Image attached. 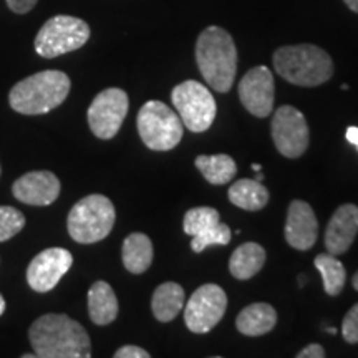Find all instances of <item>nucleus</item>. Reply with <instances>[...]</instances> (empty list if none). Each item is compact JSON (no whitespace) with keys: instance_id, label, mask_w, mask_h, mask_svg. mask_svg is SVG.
Returning a JSON list of instances; mask_svg holds the SVG:
<instances>
[{"instance_id":"19","label":"nucleus","mask_w":358,"mask_h":358,"mask_svg":"<svg viewBox=\"0 0 358 358\" xmlns=\"http://www.w3.org/2000/svg\"><path fill=\"white\" fill-rule=\"evenodd\" d=\"M185 289L176 282H164L156 287L153 299H151V310L156 320L171 322L178 317V313L185 307Z\"/></svg>"},{"instance_id":"18","label":"nucleus","mask_w":358,"mask_h":358,"mask_svg":"<svg viewBox=\"0 0 358 358\" xmlns=\"http://www.w3.org/2000/svg\"><path fill=\"white\" fill-rule=\"evenodd\" d=\"M277 324L275 308L268 303L259 302L245 307L237 315L236 327L245 337H261L274 329Z\"/></svg>"},{"instance_id":"33","label":"nucleus","mask_w":358,"mask_h":358,"mask_svg":"<svg viewBox=\"0 0 358 358\" xmlns=\"http://www.w3.org/2000/svg\"><path fill=\"white\" fill-rule=\"evenodd\" d=\"M343 2L347 3V7L350 8V10L358 13V0H343Z\"/></svg>"},{"instance_id":"27","label":"nucleus","mask_w":358,"mask_h":358,"mask_svg":"<svg viewBox=\"0 0 358 358\" xmlns=\"http://www.w3.org/2000/svg\"><path fill=\"white\" fill-rule=\"evenodd\" d=\"M25 227V216L12 206H0V243L12 239Z\"/></svg>"},{"instance_id":"14","label":"nucleus","mask_w":358,"mask_h":358,"mask_svg":"<svg viewBox=\"0 0 358 358\" xmlns=\"http://www.w3.org/2000/svg\"><path fill=\"white\" fill-rule=\"evenodd\" d=\"M60 179L52 171H30L13 182L12 192L20 203L50 206L60 196Z\"/></svg>"},{"instance_id":"12","label":"nucleus","mask_w":358,"mask_h":358,"mask_svg":"<svg viewBox=\"0 0 358 358\" xmlns=\"http://www.w3.org/2000/svg\"><path fill=\"white\" fill-rule=\"evenodd\" d=\"M73 264V256L64 248H50L37 254L27 267V282L38 294L50 292L57 287Z\"/></svg>"},{"instance_id":"13","label":"nucleus","mask_w":358,"mask_h":358,"mask_svg":"<svg viewBox=\"0 0 358 358\" xmlns=\"http://www.w3.org/2000/svg\"><path fill=\"white\" fill-rule=\"evenodd\" d=\"M274 75L267 66H256L239 83V98L244 108L257 118H266L274 110Z\"/></svg>"},{"instance_id":"15","label":"nucleus","mask_w":358,"mask_h":358,"mask_svg":"<svg viewBox=\"0 0 358 358\" xmlns=\"http://www.w3.org/2000/svg\"><path fill=\"white\" fill-rule=\"evenodd\" d=\"M317 237H319V221L312 206H308L306 201H292L285 221V241L290 248L308 250L317 243Z\"/></svg>"},{"instance_id":"28","label":"nucleus","mask_w":358,"mask_h":358,"mask_svg":"<svg viewBox=\"0 0 358 358\" xmlns=\"http://www.w3.org/2000/svg\"><path fill=\"white\" fill-rule=\"evenodd\" d=\"M342 335L348 343H358V303L347 312L342 324Z\"/></svg>"},{"instance_id":"21","label":"nucleus","mask_w":358,"mask_h":358,"mask_svg":"<svg viewBox=\"0 0 358 358\" xmlns=\"http://www.w3.org/2000/svg\"><path fill=\"white\" fill-rule=\"evenodd\" d=\"M266 264V250L257 243H245L239 245L229 259V272L236 279H252Z\"/></svg>"},{"instance_id":"31","label":"nucleus","mask_w":358,"mask_h":358,"mask_svg":"<svg viewBox=\"0 0 358 358\" xmlns=\"http://www.w3.org/2000/svg\"><path fill=\"white\" fill-rule=\"evenodd\" d=\"M325 350L324 347L319 345V343H310L303 348L302 352L297 353V358H324Z\"/></svg>"},{"instance_id":"6","label":"nucleus","mask_w":358,"mask_h":358,"mask_svg":"<svg viewBox=\"0 0 358 358\" xmlns=\"http://www.w3.org/2000/svg\"><path fill=\"white\" fill-rule=\"evenodd\" d=\"M136 127L143 143L153 151L173 150L185 133V124L179 115L158 100H151L141 106Z\"/></svg>"},{"instance_id":"17","label":"nucleus","mask_w":358,"mask_h":358,"mask_svg":"<svg viewBox=\"0 0 358 358\" xmlns=\"http://www.w3.org/2000/svg\"><path fill=\"white\" fill-rule=\"evenodd\" d=\"M118 299L105 280H96L88 290V313L95 325H110L118 317Z\"/></svg>"},{"instance_id":"37","label":"nucleus","mask_w":358,"mask_h":358,"mask_svg":"<svg viewBox=\"0 0 358 358\" xmlns=\"http://www.w3.org/2000/svg\"><path fill=\"white\" fill-rule=\"evenodd\" d=\"M252 171H254V173H259V171H261V164H256V163H254V164H252Z\"/></svg>"},{"instance_id":"7","label":"nucleus","mask_w":358,"mask_h":358,"mask_svg":"<svg viewBox=\"0 0 358 358\" xmlns=\"http://www.w3.org/2000/svg\"><path fill=\"white\" fill-rule=\"evenodd\" d=\"M90 38L85 20L71 15H55L43 24L35 37V52L43 58H57L82 48Z\"/></svg>"},{"instance_id":"26","label":"nucleus","mask_w":358,"mask_h":358,"mask_svg":"<svg viewBox=\"0 0 358 358\" xmlns=\"http://www.w3.org/2000/svg\"><path fill=\"white\" fill-rule=\"evenodd\" d=\"M231 243V229L226 224L217 222L216 226L209 227L199 234L192 236L191 248L194 252H203L209 245H227Z\"/></svg>"},{"instance_id":"32","label":"nucleus","mask_w":358,"mask_h":358,"mask_svg":"<svg viewBox=\"0 0 358 358\" xmlns=\"http://www.w3.org/2000/svg\"><path fill=\"white\" fill-rule=\"evenodd\" d=\"M345 136H347V141L350 143V145L357 146V150H358V128L357 127H348Z\"/></svg>"},{"instance_id":"22","label":"nucleus","mask_w":358,"mask_h":358,"mask_svg":"<svg viewBox=\"0 0 358 358\" xmlns=\"http://www.w3.org/2000/svg\"><path fill=\"white\" fill-rule=\"evenodd\" d=\"M229 201L245 211H261L268 203V189L257 179H239L227 191Z\"/></svg>"},{"instance_id":"23","label":"nucleus","mask_w":358,"mask_h":358,"mask_svg":"<svg viewBox=\"0 0 358 358\" xmlns=\"http://www.w3.org/2000/svg\"><path fill=\"white\" fill-rule=\"evenodd\" d=\"M196 168L211 185H226L236 176V161L229 155H201L196 158Z\"/></svg>"},{"instance_id":"10","label":"nucleus","mask_w":358,"mask_h":358,"mask_svg":"<svg viewBox=\"0 0 358 358\" xmlns=\"http://www.w3.org/2000/svg\"><path fill=\"white\" fill-rule=\"evenodd\" d=\"M227 295L216 284H204L189 297L185 322L192 334H208L226 313Z\"/></svg>"},{"instance_id":"29","label":"nucleus","mask_w":358,"mask_h":358,"mask_svg":"<svg viewBox=\"0 0 358 358\" xmlns=\"http://www.w3.org/2000/svg\"><path fill=\"white\" fill-rule=\"evenodd\" d=\"M115 358H150V353L141 347L124 345L115 352Z\"/></svg>"},{"instance_id":"8","label":"nucleus","mask_w":358,"mask_h":358,"mask_svg":"<svg viewBox=\"0 0 358 358\" xmlns=\"http://www.w3.org/2000/svg\"><path fill=\"white\" fill-rule=\"evenodd\" d=\"M171 100L185 128L192 133H203L211 128L216 118V100L209 88L196 80H186L174 87Z\"/></svg>"},{"instance_id":"36","label":"nucleus","mask_w":358,"mask_h":358,"mask_svg":"<svg viewBox=\"0 0 358 358\" xmlns=\"http://www.w3.org/2000/svg\"><path fill=\"white\" fill-rule=\"evenodd\" d=\"M327 332H329V334H332V335H335V334H337V329H334V327H327Z\"/></svg>"},{"instance_id":"38","label":"nucleus","mask_w":358,"mask_h":358,"mask_svg":"<svg viewBox=\"0 0 358 358\" xmlns=\"http://www.w3.org/2000/svg\"><path fill=\"white\" fill-rule=\"evenodd\" d=\"M256 179H257V181H261V182H262V179H264V174H262L261 171H259V173H257V176H256Z\"/></svg>"},{"instance_id":"5","label":"nucleus","mask_w":358,"mask_h":358,"mask_svg":"<svg viewBox=\"0 0 358 358\" xmlns=\"http://www.w3.org/2000/svg\"><path fill=\"white\" fill-rule=\"evenodd\" d=\"M116 219L115 206L103 194H90L71 208L69 234L78 244H95L108 237Z\"/></svg>"},{"instance_id":"9","label":"nucleus","mask_w":358,"mask_h":358,"mask_svg":"<svg viewBox=\"0 0 358 358\" xmlns=\"http://www.w3.org/2000/svg\"><path fill=\"white\" fill-rule=\"evenodd\" d=\"M129 98L122 88H106L98 93L88 108V124L100 140H111L118 134L127 118Z\"/></svg>"},{"instance_id":"1","label":"nucleus","mask_w":358,"mask_h":358,"mask_svg":"<svg viewBox=\"0 0 358 358\" xmlns=\"http://www.w3.org/2000/svg\"><path fill=\"white\" fill-rule=\"evenodd\" d=\"M29 340L40 358H88L92 342L82 324L65 313H45L30 325Z\"/></svg>"},{"instance_id":"2","label":"nucleus","mask_w":358,"mask_h":358,"mask_svg":"<svg viewBox=\"0 0 358 358\" xmlns=\"http://www.w3.org/2000/svg\"><path fill=\"white\" fill-rule=\"evenodd\" d=\"M196 62L209 87L229 92L237 73V48L227 30L216 25L204 29L196 43Z\"/></svg>"},{"instance_id":"39","label":"nucleus","mask_w":358,"mask_h":358,"mask_svg":"<svg viewBox=\"0 0 358 358\" xmlns=\"http://www.w3.org/2000/svg\"><path fill=\"white\" fill-rule=\"evenodd\" d=\"M0 174H2V168H0Z\"/></svg>"},{"instance_id":"3","label":"nucleus","mask_w":358,"mask_h":358,"mask_svg":"<svg viewBox=\"0 0 358 358\" xmlns=\"http://www.w3.org/2000/svg\"><path fill=\"white\" fill-rule=\"evenodd\" d=\"M70 88L71 82L64 71L43 70L13 85L8 103L20 115H45L66 100Z\"/></svg>"},{"instance_id":"24","label":"nucleus","mask_w":358,"mask_h":358,"mask_svg":"<svg viewBox=\"0 0 358 358\" xmlns=\"http://www.w3.org/2000/svg\"><path fill=\"white\" fill-rule=\"evenodd\" d=\"M313 264H315L317 271L320 272L327 295L337 297V295L343 290V287H345L347 280V272L343 264L338 261L337 256H334V254L330 252L319 254Z\"/></svg>"},{"instance_id":"30","label":"nucleus","mask_w":358,"mask_h":358,"mask_svg":"<svg viewBox=\"0 0 358 358\" xmlns=\"http://www.w3.org/2000/svg\"><path fill=\"white\" fill-rule=\"evenodd\" d=\"M8 8L15 13H29L32 8L37 6L38 0H6Z\"/></svg>"},{"instance_id":"16","label":"nucleus","mask_w":358,"mask_h":358,"mask_svg":"<svg viewBox=\"0 0 358 358\" xmlns=\"http://www.w3.org/2000/svg\"><path fill=\"white\" fill-rule=\"evenodd\" d=\"M358 232V206L342 204L334 213L325 231V248L334 256L345 254Z\"/></svg>"},{"instance_id":"20","label":"nucleus","mask_w":358,"mask_h":358,"mask_svg":"<svg viewBox=\"0 0 358 358\" xmlns=\"http://www.w3.org/2000/svg\"><path fill=\"white\" fill-rule=\"evenodd\" d=\"M123 266L131 274H143L153 264V243L143 232H133L123 243Z\"/></svg>"},{"instance_id":"11","label":"nucleus","mask_w":358,"mask_h":358,"mask_svg":"<svg viewBox=\"0 0 358 358\" xmlns=\"http://www.w3.org/2000/svg\"><path fill=\"white\" fill-rule=\"evenodd\" d=\"M308 124L306 116L290 105L280 106L272 118V140L285 158H301L308 148Z\"/></svg>"},{"instance_id":"34","label":"nucleus","mask_w":358,"mask_h":358,"mask_svg":"<svg viewBox=\"0 0 358 358\" xmlns=\"http://www.w3.org/2000/svg\"><path fill=\"white\" fill-rule=\"evenodd\" d=\"M3 312H6V299H3V295L0 294V317L3 315Z\"/></svg>"},{"instance_id":"35","label":"nucleus","mask_w":358,"mask_h":358,"mask_svg":"<svg viewBox=\"0 0 358 358\" xmlns=\"http://www.w3.org/2000/svg\"><path fill=\"white\" fill-rule=\"evenodd\" d=\"M352 284H353V287H355V290H358V272L355 275H353V279H352Z\"/></svg>"},{"instance_id":"25","label":"nucleus","mask_w":358,"mask_h":358,"mask_svg":"<svg viewBox=\"0 0 358 358\" xmlns=\"http://www.w3.org/2000/svg\"><path fill=\"white\" fill-rule=\"evenodd\" d=\"M219 221V213L214 208L208 206H201V208H192L185 214V221L182 227L187 236H196L209 227L216 226Z\"/></svg>"},{"instance_id":"4","label":"nucleus","mask_w":358,"mask_h":358,"mask_svg":"<svg viewBox=\"0 0 358 358\" xmlns=\"http://www.w3.org/2000/svg\"><path fill=\"white\" fill-rule=\"evenodd\" d=\"M274 69L282 78L297 87H319L334 75L329 53L312 43L285 45L274 53Z\"/></svg>"}]
</instances>
